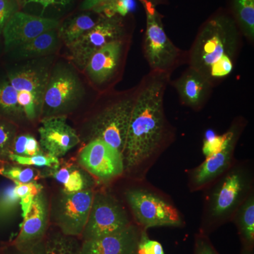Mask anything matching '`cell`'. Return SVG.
<instances>
[{"instance_id":"1","label":"cell","mask_w":254,"mask_h":254,"mask_svg":"<svg viewBox=\"0 0 254 254\" xmlns=\"http://www.w3.org/2000/svg\"><path fill=\"white\" fill-rule=\"evenodd\" d=\"M163 93V82L155 79L135 100L123 152L125 170L144 163L161 144L165 130Z\"/></svg>"},{"instance_id":"2","label":"cell","mask_w":254,"mask_h":254,"mask_svg":"<svg viewBox=\"0 0 254 254\" xmlns=\"http://www.w3.org/2000/svg\"><path fill=\"white\" fill-rule=\"evenodd\" d=\"M84 95L76 72L66 65H59L50 75L43 97L41 116H62L74 109Z\"/></svg>"},{"instance_id":"3","label":"cell","mask_w":254,"mask_h":254,"mask_svg":"<svg viewBox=\"0 0 254 254\" xmlns=\"http://www.w3.org/2000/svg\"><path fill=\"white\" fill-rule=\"evenodd\" d=\"M94 194L93 189L76 193H66L62 190L50 206V220L64 235L81 237Z\"/></svg>"},{"instance_id":"4","label":"cell","mask_w":254,"mask_h":254,"mask_svg":"<svg viewBox=\"0 0 254 254\" xmlns=\"http://www.w3.org/2000/svg\"><path fill=\"white\" fill-rule=\"evenodd\" d=\"M131 222L123 205L108 193H95L91 211L81 235L82 241L114 235L127 228Z\"/></svg>"},{"instance_id":"5","label":"cell","mask_w":254,"mask_h":254,"mask_svg":"<svg viewBox=\"0 0 254 254\" xmlns=\"http://www.w3.org/2000/svg\"><path fill=\"white\" fill-rule=\"evenodd\" d=\"M125 197L136 222L143 230L183 225L177 208L155 193L141 189H132L127 190Z\"/></svg>"},{"instance_id":"6","label":"cell","mask_w":254,"mask_h":254,"mask_svg":"<svg viewBox=\"0 0 254 254\" xmlns=\"http://www.w3.org/2000/svg\"><path fill=\"white\" fill-rule=\"evenodd\" d=\"M133 104V100H120L98 114L91 124V140L106 142L123 156Z\"/></svg>"},{"instance_id":"7","label":"cell","mask_w":254,"mask_h":254,"mask_svg":"<svg viewBox=\"0 0 254 254\" xmlns=\"http://www.w3.org/2000/svg\"><path fill=\"white\" fill-rule=\"evenodd\" d=\"M235 27L225 16L210 20L200 35L195 49V62L203 68H209L223 55L230 53V39L235 38ZM229 56V55H228Z\"/></svg>"},{"instance_id":"8","label":"cell","mask_w":254,"mask_h":254,"mask_svg":"<svg viewBox=\"0 0 254 254\" xmlns=\"http://www.w3.org/2000/svg\"><path fill=\"white\" fill-rule=\"evenodd\" d=\"M78 163L87 173L103 182L121 176L125 170L123 155L100 139L87 143L78 155Z\"/></svg>"},{"instance_id":"9","label":"cell","mask_w":254,"mask_h":254,"mask_svg":"<svg viewBox=\"0 0 254 254\" xmlns=\"http://www.w3.org/2000/svg\"><path fill=\"white\" fill-rule=\"evenodd\" d=\"M123 31L120 18L101 16L94 27L68 46L70 58L78 67L84 68L98 50L111 42L118 41Z\"/></svg>"},{"instance_id":"10","label":"cell","mask_w":254,"mask_h":254,"mask_svg":"<svg viewBox=\"0 0 254 254\" xmlns=\"http://www.w3.org/2000/svg\"><path fill=\"white\" fill-rule=\"evenodd\" d=\"M141 1L146 12L145 55L152 68L166 69L176 59L178 51L165 34L161 19L152 3L146 0Z\"/></svg>"},{"instance_id":"11","label":"cell","mask_w":254,"mask_h":254,"mask_svg":"<svg viewBox=\"0 0 254 254\" xmlns=\"http://www.w3.org/2000/svg\"><path fill=\"white\" fill-rule=\"evenodd\" d=\"M50 204L44 190L35 197L27 215L23 218L19 233L11 245L18 250H27L43 242L48 233Z\"/></svg>"},{"instance_id":"12","label":"cell","mask_w":254,"mask_h":254,"mask_svg":"<svg viewBox=\"0 0 254 254\" xmlns=\"http://www.w3.org/2000/svg\"><path fill=\"white\" fill-rule=\"evenodd\" d=\"M38 132L43 153L55 158H62L80 143L79 136L65 115L43 119Z\"/></svg>"},{"instance_id":"13","label":"cell","mask_w":254,"mask_h":254,"mask_svg":"<svg viewBox=\"0 0 254 254\" xmlns=\"http://www.w3.org/2000/svg\"><path fill=\"white\" fill-rule=\"evenodd\" d=\"M59 25V21L53 18L33 16L18 11L3 30L5 49L6 51L14 50L44 32L57 29Z\"/></svg>"},{"instance_id":"14","label":"cell","mask_w":254,"mask_h":254,"mask_svg":"<svg viewBox=\"0 0 254 254\" xmlns=\"http://www.w3.org/2000/svg\"><path fill=\"white\" fill-rule=\"evenodd\" d=\"M248 180L242 170H234L218 184L210 198V212L215 220H222L232 213L245 194Z\"/></svg>"},{"instance_id":"15","label":"cell","mask_w":254,"mask_h":254,"mask_svg":"<svg viewBox=\"0 0 254 254\" xmlns=\"http://www.w3.org/2000/svg\"><path fill=\"white\" fill-rule=\"evenodd\" d=\"M142 230L131 223L118 233L82 241L80 254H136Z\"/></svg>"},{"instance_id":"16","label":"cell","mask_w":254,"mask_h":254,"mask_svg":"<svg viewBox=\"0 0 254 254\" xmlns=\"http://www.w3.org/2000/svg\"><path fill=\"white\" fill-rule=\"evenodd\" d=\"M49 76L46 66L32 64L8 73L7 80L16 91L26 92L43 102Z\"/></svg>"},{"instance_id":"17","label":"cell","mask_w":254,"mask_h":254,"mask_svg":"<svg viewBox=\"0 0 254 254\" xmlns=\"http://www.w3.org/2000/svg\"><path fill=\"white\" fill-rule=\"evenodd\" d=\"M121 52L120 40L111 42L98 50L85 67L91 81L98 84L108 81L118 67Z\"/></svg>"},{"instance_id":"18","label":"cell","mask_w":254,"mask_h":254,"mask_svg":"<svg viewBox=\"0 0 254 254\" xmlns=\"http://www.w3.org/2000/svg\"><path fill=\"white\" fill-rule=\"evenodd\" d=\"M47 170L43 175L53 177L61 184L63 190L66 193H76L93 188V178L80 165L60 163L58 166Z\"/></svg>"},{"instance_id":"19","label":"cell","mask_w":254,"mask_h":254,"mask_svg":"<svg viewBox=\"0 0 254 254\" xmlns=\"http://www.w3.org/2000/svg\"><path fill=\"white\" fill-rule=\"evenodd\" d=\"M235 143L234 137L225 148L207 157L206 160L195 169L192 176V181L195 187H202L208 184L228 168L231 163Z\"/></svg>"},{"instance_id":"20","label":"cell","mask_w":254,"mask_h":254,"mask_svg":"<svg viewBox=\"0 0 254 254\" xmlns=\"http://www.w3.org/2000/svg\"><path fill=\"white\" fill-rule=\"evenodd\" d=\"M175 86L182 100L190 106H198L205 99L209 83L200 71L190 70L177 81Z\"/></svg>"},{"instance_id":"21","label":"cell","mask_w":254,"mask_h":254,"mask_svg":"<svg viewBox=\"0 0 254 254\" xmlns=\"http://www.w3.org/2000/svg\"><path fill=\"white\" fill-rule=\"evenodd\" d=\"M60 38L57 29L42 33L27 43L16 48V56L21 59H31L49 55L58 48Z\"/></svg>"},{"instance_id":"22","label":"cell","mask_w":254,"mask_h":254,"mask_svg":"<svg viewBox=\"0 0 254 254\" xmlns=\"http://www.w3.org/2000/svg\"><path fill=\"white\" fill-rule=\"evenodd\" d=\"M100 18H95L89 13L74 16L60 27L58 31L60 39L63 40L66 46H69L94 27Z\"/></svg>"},{"instance_id":"23","label":"cell","mask_w":254,"mask_h":254,"mask_svg":"<svg viewBox=\"0 0 254 254\" xmlns=\"http://www.w3.org/2000/svg\"><path fill=\"white\" fill-rule=\"evenodd\" d=\"M237 225L244 248L253 250L254 245V198L251 195L237 212Z\"/></svg>"},{"instance_id":"24","label":"cell","mask_w":254,"mask_h":254,"mask_svg":"<svg viewBox=\"0 0 254 254\" xmlns=\"http://www.w3.org/2000/svg\"><path fill=\"white\" fill-rule=\"evenodd\" d=\"M78 237L64 235L59 230L47 233L44 240L46 254H80Z\"/></svg>"},{"instance_id":"25","label":"cell","mask_w":254,"mask_h":254,"mask_svg":"<svg viewBox=\"0 0 254 254\" xmlns=\"http://www.w3.org/2000/svg\"><path fill=\"white\" fill-rule=\"evenodd\" d=\"M0 113L11 120L26 118L18 101V92L8 80L0 83Z\"/></svg>"},{"instance_id":"26","label":"cell","mask_w":254,"mask_h":254,"mask_svg":"<svg viewBox=\"0 0 254 254\" xmlns=\"http://www.w3.org/2000/svg\"><path fill=\"white\" fill-rule=\"evenodd\" d=\"M21 209L14 182L0 189V224L11 220Z\"/></svg>"},{"instance_id":"27","label":"cell","mask_w":254,"mask_h":254,"mask_svg":"<svg viewBox=\"0 0 254 254\" xmlns=\"http://www.w3.org/2000/svg\"><path fill=\"white\" fill-rule=\"evenodd\" d=\"M235 14L244 33L253 39L254 36V0H234Z\"/></svg>"},{"instance_id":"28","label":"cell","mask_w":254,"mask_h":254,"mask_svg":"<svg viewBox=\"0 0 254 254\" xmlns=\"http://www.w3.org/2000/svg\"><path fill=\"white\" fill-rule=\"evenodd\" d=\"M0 175L18 183L26 184L37 182L43 176L38 169L28 166H5L0 168Z\"/></svg>"},{"instance_id":"29","label":"cell","mask_w":254,"mask_h":254,"mask_svg":"<svg viewBox=\"0 0 254 254\" xmlns=\"http://www.w3.org/2000/svg\"><path fill=\"white\" fill-rule=\"evenodd\" d=\"M14 183L16 193L20 198V205H21V210L22 212L23 218L27 215L35 197L43 190V187L41 184L37 182L26 184L18 183V182H14Z\"/></svg>"},{"instance_id":"30","label":"cell","mask_w":254,"mask_h":254,"mask_svg":"<svg viewBox=\"0 0 254 254\" xmlns=\"http://www.w3.org/2000/svg\"><path fill=\"white\" fill-rule=\"evenodd\" d=\"M11 153L21 156H33L44 153L34 136L31 134H21L15 138Z\"/></svg>"},{"instance_id":"31","label":"cell","mask_w":254,"mask_h":254,"mask_svg":"<svg viewBox=\"0 0 254 254\" xmlns=\"http://www.w3.org/2000/svg\"><path fill=\"white\" fill-rule=\"evenodd\" d=\"M9 160L22 166L37 168H52L58 166L60 163L59 158H55L46 153L33 156H21L11 153L9 156Z\"/></svg>"},{"instance_id":"32","label":"cell","mask_w":254,"mask_h":254,"mask_svg":"<svg viewBox=\"0 0 254 254\" xmlns=\"http://www.w3.org/2000/svg\"><path fill=\"white\" fill-rule=\"evenodd\" d=\"M16 136V127L14 124L0 118V160H9Z\"/></svg>"},{"instance_id":"33","label":"cell","mask_w":254,"mask_h":254,"mask_svg":"<svg viewBox=\"0 0 254 254\" xmlns=\"http://www.w3.org/2000/svg\"><path fill=\"white\" fill-rule=\"evenodd\" d=\"M235 137L233 132H227L222 136L210 137L204 142L203 151L205 156L208 157L223 149Z\"/></svg>"},{"instance_id":"34","label":"cell","mask_w":254,"mask_h":254,"mask_svg":"<svg viewBox=\"0 0 254 254\" xmlns=\"http://www.w3.org/2000/svg\"><path fill=\"white\" fill-rule=\"evenodd\" d=\"M137 254H165L163 245L157 241L150 240L146 230H142L141 238L137 247Z\"/></svg>"},{"instance_id":"35","label":"cell","mask_w":254,"mask_h":254,"mask_svg":"<svg viewBox=\"0 0 254 254\" xmlns=\"http://www.w3.org/2000/svg\"><path fill=\"white\" fill-rule=\"evenodd\" d=\"M18 0H0V33H2L6 23L18 11Z\"/></svg>"},{"instance_id":"36","label":"cell","mask_w":254,"mask_h":254,"mask_svg":"<svg viewBox=\"0 0 254 254\" xmlns=\"http://www.w3.org/2000/svg\"><path fill=\"white\" fill-rule=\"evenodd\" d=\"M233 65L228 55H223L210 66V73L214 77H222L231 72Z\"/></svg>"},{"instance_id":"37","label":"cell","mask_w":254,"mask_h":254,"mask_svg":"<svg viewBox=\"0 0 254 254\" xmlns=\"http://www.w3.org/2000/svg\"><path fill=\"white\" fill-rule=\"evenodd\" d=\"M193 254H218L208 238L203 234L195 238L194 252Z\"/></svg>"},{"instance_id":"38","label":"cell","mask_w":254,"mask_h":254,"mask_svg":"<svg viewBox=\"0 0 254 254\" xmlns=\"http://www.w3.org/2000/svg\"><path fill=\"white\" fill-rule=\"evenodd\" d=\"M118 0H85L81 5L83 10H93L95 13L102 14L108 6Z\"/></svg>"},{"instance_id":"39","label":"cell","mask_w":254,"mask_h":254,"mask_svg":"<svg viewBox=\"0 0 254 254\" xmlns=\"http://www.w3.org/2000/svg\"><path fill=\"white\" fill-rule=\"evenodd\" d=\"M4 254H46L44 240L27 250H18L10 245L5 248Z\"/></svg>"},{"instance_id":"40","label":"cell","mask_w":254,"mask_h":254,"mask_svg":"<svg viewBox=\"0 0 254 254\" xmlns=\"http://www.w3.org/2000/svg\"><path fill=\"white\" fill-rule=\"evenodd\" d=\"M19 4L23 6H26L31 3H37L40 4L43 6V13L46 11L47 8L50 6H54V5H60V6H66L70 4L71 0H18Z\"/></svg>"},{"instance_id":"41","label":"cell","mask_w":254,"mask_h":254,"mask_svg":"<svg viewBox=\"0 0 254 254\" xmlns=\"http://www.w3.org/2000/svg\"><path fill=\"white\" fill-rule=\"evenodd\" d=\"M135 6L134 0H118L115 4V13L123 16H126L134 9Z\"/></svg>"},{"instance_id":"42","label":"cell","mask_w":254,"mask_h":254,"mask_svg":"<svg viewBox=\"0 0 254 254\" xmlns=\"http://www.w3.org/2000/svg\"><path fill=\"white\" fill-rule=\"evenodd\" d=\"M241 254H254L253 250H247V249L243 248Z\"/></svg>"},{"instance_id":"43","label":"cell","mask_w":254,"mask_h":254,"mask_svg":"<svg viewBox=\"0 0 254 254\" xmlns=\"http://www.w3.org/2000/svg\"><path fill=\"white\" fill-rule=\"evenodd\" d=\"M136 254H137L136 253Z\"/></svg>"}]
</instances>
